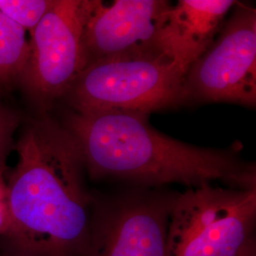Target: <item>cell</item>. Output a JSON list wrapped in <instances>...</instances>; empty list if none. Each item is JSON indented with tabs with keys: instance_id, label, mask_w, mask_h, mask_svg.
<instances>
[{
	"instance_id": "6da1fadb",
	"label": "cell",
	"mask_w": 256,
	"mask_h": 256,
	"mask_svg": "<svg viewBox=\"0 0 256 256\" xmlns=\"http://www.w3.org/2000/svg\"><path fill=\"white\" fill-rule=\"evenodd\" d=\"M6 176L10 227L0 247L14 256H81L93 192L82 151L70 131L45 113L28 120Z\"/></svg>"
},
{
	"instance_id": "7a4b0ae2",
	"label": "cell",
	"mask_w": 256,
	"mask_h": 256,
	"mask_svg": "<svg viewBox=\"0 0 256 256\" xmlns=\"http://www.w3.org/2000/svg\"><path fill=\"white\" fill-rule=\"evenodd\" d=\"M146 114L72 112L68 128L82 151L86 176L135 187L160 188L180 183L188 188L220 182L230 188L256 189L254 164L239 156L240 147L196 146L152 128Z\"/></svg>"
},
{
	"instance_id": "3957f363",
	"label": "cell",
	"mask_w": 256,
	"mask_h": 256,
	"mask_svg": "<svg viewBox=\"0 0 256 256\" xmlns=\"http://www.w3.org/2000/svg\"><path fill=\"white\" fill-rule=\"evenodd\" d=\"M256 189L203 184L176 192L166 256H239L256 240Z\"/></svg>"
},
{
	"instance_id": "277c9868",
	"label": "cell",
	"mask_w": 256,
	"mask_h": 256,
	"mask_svg": "<svg viewBox=\"0 0 256 256\" xmlns=\"http://www.w3.org/2000/svg\"><path fill=\"white\" fill-rule=\"evenodd\" d=\"M183 79L164 55L112 58L86 66L66 97L77 113L148 115L183 104Z\"/></svg>"
},
{
	"instance_id": "5b68a950",
	"label": "cell",
	"mask_w": 256,
	"mask_h": 256,
	"mask_svg": "<svg viewBox=\"0 0 256 256\" xmlns=\"http://www.w3.org/2000/svg\"><path fill=\"white\" fill-rule=\"evenodd\" d=\"M176 192L134 187L93 192L86 246L81 256H166L167 232Z\"/></svg>"
},
{
	"instance_id": "8992f818",
	"label": "cell",
	"mask_w": 256,
	"mask_h": 256,
	"mask_svg": "<svg viewBox=\"0 0 256 256\" xmlns=\"http://www.w3.org/2000/svg\"><path fill=\"white\" fill-rule=\"evenodd\" d=\"M88 0H54L30 34L28 58L19 86L45 110L64 97L86 66L84 28Z\"/></svg>"
},
{
	"instance_id": "52a82bcc",
	"label": "cell",
	"mask_w": 256,
	"mask_h": 256,
	"mask_svg": "<svg viewBox=\"0 0 256 256\" xmlns=\"http://www.w3.org/2000/svg\"><path fill=\"white\" fill-rule=\"evenodd\" d=\"M183 104H256V9L236 3L208 50L184 76Z\"/></svg>"
},
{
	"instance_id": "ba28073f",
	"label": "cell",
	"mask_w": 256,
	"mask_h": 256,
	"mask_svg": "<svg viewBox=\"0 0 256 256\" xmlns=\"http://www.w3.org/2000/svg\"><path fill=\"white\" fill-rule=\"evenodd\" d=\"M171 5L165 0H88L84 28L86 66L112 58L160 54L156 37Z\"/></svg>"
},
{
	"instance_id": "9c48e42d",
	"label": "cell",
	"mask_w": 256,
	"mask_h": 256,
	"mask_svg": "<svg viewBox=\"0 0 256 256\" xmlns=\"http://www.w3.org/2000/svg\"><path fill=\"white\" fill-rule=\"evenodd\" d=\"M236 1L180 0L171 5L156 37L158 52L185 76L214 42Z\"/></svg>"
},
{
	"instance_id": "30bf717a",
	"label": "cell",
	"mask_w": 256,
	"mask_h": 256,
	"mask_svg": "<svg viewBox=\"0 0 256 256\" xmlns=\"http://www.w3.org/2000/svg\"><path fill=\"white\" fill-rule=\"evenodd\" d=\"M26 32L0 10V94L19 84L28 58Z\"/></svg>"
},
{
	"instance_id": "8fae6325",
	"label": "cell",
	"mask_w": 256,
	"mask_h": 256,
	"mask_svg": "<svg viewBox=\"0 0 256 256\" xmlns=\"http://www.w3.org/2000/svg\"><path fill=\"white\" fill-rule=\"evenodd\" d=\"M54 0H0V10L30 32L52 5Z\"/></svg>"
},
{
	"instance_id": "7c38bea8",
	"label": "cell",
	"mask_w": 256,
	"mask_h": 256,
	"mask_svg": "<svg viewBox=\"0 0 256 256\" xmlns=\"http://www.w3.org/2000/svg\"><path fill=\"white\" fill-rule=\"evenodd\" d=\"M20 124L18 113L7 106L0 98V173L5 174L7 171V160L14 147V134Z\"/></svg>"
},
{
	"instance_id": "4fadbf2b",
	"label": "cell",
	"mask_w": 256,
	"mask_h": 256,
	"mask_svg": "<svg viewBox=\"0 0 256 256\" xmlns=\"http://www.w3.org/2000/svg\"><path fill=\"white\" fill-rule=\"evenodd\" d=\"M10 209L6 174L0 173V236L9 230Z\"/></svg>"
},
{
	"instance_id": "5bb4252c",
	"label": "cell",
	"mask_w": 256,
	"mask_h": 256,
	"mask_svg": "<svg viewBox=\"0 0 256 256\" xmlns=\"http://www.w3.org/2000/svg\"><path fill=\"white\" fill-rule=\"evenodd\" d=\"M239 256H256V240L250 242Z\"/></svg>"
},
{
	"instance_id": "9a60e30c",
	"label": "cell",
	"mask_w": 256,
	"mask_h": 256,
	"mask_svg": "<svg viewBox=\"0 0 256 256\" xmlns=\"http://www.w3.org/2000/svg\"><path fill=\"white\" fill-rule=\"evenodd\" d=\"M0 256H14L10 254L7 250H5L2 247H0Z\"/></svg>"
}]
</instances>
